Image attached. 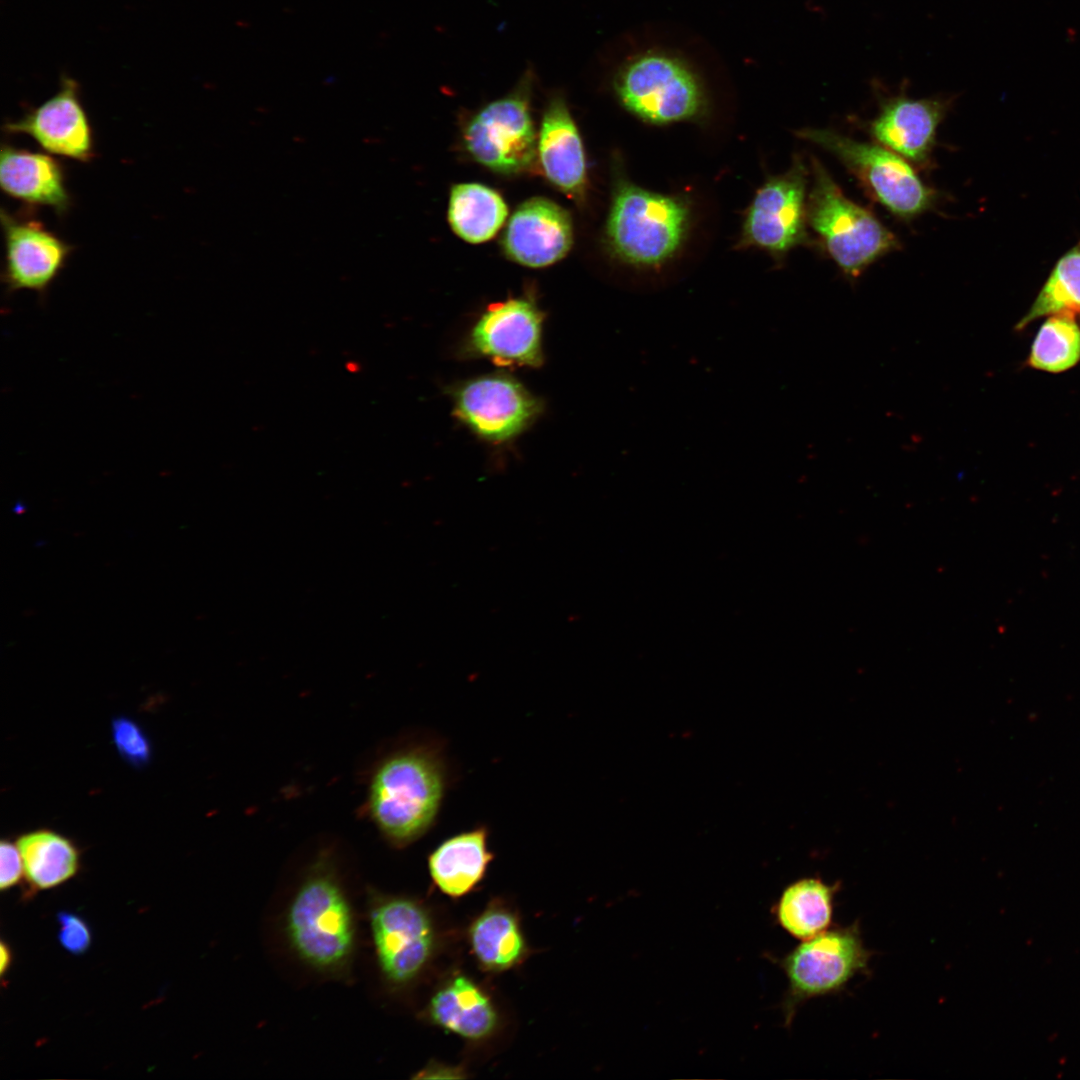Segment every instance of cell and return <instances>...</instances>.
Wrapping results in <instances>:
<instances>
[{"label":"cell","mask_w":1080,"mask_h":1080,"mask_svg":"<svg viewBox=\"0 0 1080 1080\" xmlns=\"http://www.w3.org/2000/svg\"><path fill=\"white\" fill-rule=\"evenodd\" d=\"M454 414L480 439L498 444L525 431L539 416L542 403L506 374H489L452 391Z\"/></svg>","instance_id":"11"},{"label":"cell","mask_w":1080,"mask_h":1080,"mask_svg":"<svg viewBox=\"0 0 1080 1080\" xmlns=\"http://www.w3.org/2000/svg\"><path fill=\"white\" fill-rule=\"evenodd\" d=\"M12 961V953L10 947L4 941L0 945V971L3 977L8 971Z\"/></svg>","instance_id":"30"},{"label":"cell","mask_w":1080,"mask_h":1080,"mask_svg":"<svg viewBox=\"0 0 1080 1080\" xmlns=\"http://www.w3.org/2000/svg\"><path fill=\"white\" fill-rule=\"evenodd\" d=\"M4 128L31 136L53 154L79 161L93 156L91 126L79 99L78 84L68 77L61 80L60 89L51 98Z\"/></svg>","instance_id":"15"},{"label":"cell","mask_w":1080,"mask_h":1080,"mask_svg":"<svg viewBox=\"0 0 1080 1080\" xmlns=\"http://www.w3.org/2000/svg\"><path fill=\"white\" fill-rule=\"evenodd\" d=\"M111 731L113 743L123 760L137 768L150 762L151 742L137 722L118 716L112 720Z\"/></svg>","instance_id":"27"},{"label":"cell","mask_w":1080,"mask_h":1080,"mask_svg":"<svg viewBox=\"0 0 1080 1080\" xmlns=\"http://www.w3.org/2000/svg\"><path fill=\"white\" fill-rule=\"evenodd\" d=\"M545 176L562 192L581 199L586 188V160L577 126L562 96L545 109L537 144Z\"/></svg>","instance_id":"17"},{"label":"cell","mask_w":1080,"mask_h":1080,"mask_svg":"<svg viewBox=\"0 0 1080 1080\" xmlns=\"http://www.w3.org/2000/svg\"><path fill=\"white\" fill-rule=\"evenodd\" d=\"M1056 314L1080 316V240L1058 258L1016 329Z\"/></svg>","instance_id":"25"},{"label":"cell","mask_w":1080,"mask_h":1080,"mask_svg":"<svg viewBox=\"0 0 1080 1080\" xmlns=\"http://www.w3.org/2000/svg\"><path fill=\"white\" fill-rule=\"evenodd\" d=\"M367 907L381 975L393 987L406 986L421 974L434 952L432 918L416 900L374 889L369 890Z\"/></svg>","instance_id":"8"},{"label":"cell","mask_w":1080,"mask_h":1080,"mask_svg":"<svg viewBox=\"0 0 1080 1080\" xmlns=\"http://www.w3.org/2000/svg\"><path fill=\"white\" fill-rule=\"evenodd\" d=\"M430 1021L469 1040L494 1033L498 1014L489 996L471 979L460 975L437 990L427 1007Z\"/></svg>","instance_id":"20"},{"label":"cell","mask_w":1080,"mask_h":1080,"mask_svg":"<svg viewBox=\"0 0 1080 1080\" xmlns=\"http://www.w3.org/2000/svg\"><path fill=\"white\" fill-rule=\"evenodd\" d=\"M951 101L942 98L914 99L905 94L883 101L868 132L881 146L898 154L914 167L928 169L936 134Z\"/></svg>","instance_id":"13"},{"label":"cell","mask_w":1080,"mask_h":1080,"mask_svg":"<svg viewBox=\"0 0 1080 1080\" xmlns=\"http://www.w3.org/2000/svg\"><path fill=\"white\" fill-rule=\"evenodd\" d=\"M0 185L9 196L34 205L53 207L58 213L70 205L61 165L51 156L3 145Z\"/></svg>","instance_id":"19"},{"label":"cell","mask_w":1080,"mask_h":1080,"mask_svg":"<svg viewBox=\"0 0 1080 1080\" xmlns=\"http://www.w3.org/2000/svg\"><path fill=\"white\" fill-rule=\"evenodd\" d=\"M0 863V889L9 890L21 881L24 874L19 848L9 839L1 840Z\"/></svg>","instance_id":"29"},{"label":"cell","mask_w":1080,"mask_h":1080,"mask_svg":"<svg viewBox=\"0 0 1080 1080\" xmlns=\"http://www.w3.org/2000/svg\"><path fill=\"white\" fill-rule=\"evenodd\" d=\"M690 207L681 196L643 189L626 180L617 183L606 223V240L621 261L655 267L680 249L690 225Z\"/></svg>","instance_id":"4"},{"label":"cell","mask_w":1080,"mask_h":1080,"mask_svg":"<svg viewBox=\"0 0 1080 1080\" xmlns=\"http://www.w3.org/2000/svg\"><path fill=\"white\" fill-rule=\"evenodd\" d=\"M1076 316L1050 315L1038 330L1027 365L1031 368L1060 373L1080 361V325Z\"/></svg>","instance_id":"26"},{"label":"cell","mask_w":1080,"mask_h":1080,"mask_svg":"<svg viewBox=\"0 0 1080 1080\" xmlns=\"http://www.w3.org/2000/svg\"><path fill=\"white\" fill-rule=\"evenodd\" d=\"M24 509H25V508H24V506L20 505V503H17V504L15 505V507H14L13 511H14L15 513H22V512L24 511Z\"/></svg>","instance_id":"31"},{"label":"cell","mask_w":1080,"mask_h":1080,"mask_svg":"<svg viewBox=\"0 0 1080 1080\" xmlns=\"http://www.w3.org/2000/svg\"><path fill=\"white\" fill-rule=\"evenodd\" d=\"M1 222L8 290L43 293L63 268L71 246L37 221L18 220L2 210Z\"/></svg>","instance_id":"16"},{"label":"cell","mask_w":1080,"mask_h":1080,"mask_svg":"<svg viewBox=\"0 0 1080 1080\" xmlns=\"http://www.w3.org/2000/svg\"><path fill=\"white\" fill-rule=\"evenodd\" d=\"M807 180L808 170L800 158H795L784 174L769 178L747 209L740 246L760 248L779 259L791 249L811 243Z\"/></svg>","instance_id":"10"},{"label":"cell","mask_w":1080,"mask_h":1080,"mask_svg":"<svg viewBox=\"0 0 1080 1080\" xmlns=\"http://www.w3.org/2000/svg\"><path fill=\"white\" fill-rule=\"evenodd\" d=\"M490 830L486 824L449 836L428 855L427 866L433 884L445 895L459 898L483 880L494 853L489 849Z\"/></svg>","instance_id":"18"},{"label":"cell","mask_w":1080,"mask_h":1080,"mask_svg":"<svg viewBox=\"0 0 1080 1080\" xmlns=\"http://www.w3.org/2000/svg\"><path fill=\"white\" fill-rule=\"evenodd\" d=\"M840 889V882L828 884L816 876L791 883L776 905L779 924L800 940L827 930L833 921L835 898Z\"/></svg>","instance_id":"22"},{"label":"cell","mask_w":1080,"mask_h":1080,"mask_svg":"<svg viewBox=\"0 0 1080 1080\" xmlns=\"http://www.w3.org/2000/svg\"><path fill=\"white\" fill-rule=\"evenodd\" d=\"M28 892L58 887L80 869L81 854L68 837L50 829L22 834L17 840Z\"/></svg>","instance_id":"21"},{"label":"cell","mask_w":1080,"mask_h":1080,"mask_svg":"<svg viewBox=\"0 0 1080 1080\" xmlns=\"http://www.w3.org/2000/svg\"><path fill=\"white\" fill-rule=\"evenodd\" d=\"M57 920L58 940L62 947L74 955L87 952L91 945L92 935L86 921L77 914L66 911L59 912Z\"/></svg>","instance_id":"28"},{"label":"cell","mask_w":1080,"mask_h":1080,"mask_svg":"<svg viewBox=\"0 0 1080 1080\" xmlns=\"http://www.w3.org/2000/svg\"><path fill=\"white\" fill-rule=\"evenodd\" d=\"M472 952L487 971L500 972L518 965L527 948L518 917L503 904H491L468 931Z\"/></svg>","instance_id":"23"},{"label":"cell","mask_w":1080,"mask_h":1080,"mask_svg":"<svg viewBox=\"0 0 1080 1080\" xmlns=\"http://www.w3.org/2000/svg\"><path fill=\"white\" fill-rule=\"evenodd\" d=\"M796 135L833 154L865 192L892 215L910 221L934 207L935 190L914 166L889 149L861 142L829 129H802Z\"/></svg>","instance_id":"6"},{"label":"cell","mask_w":1080,"mask_h":1080,"mask_svg":"<svg viewBox=\"0 0 1080 1080\" xmlns=\"http://www.w3.org/2000/svg\"><path fill=\"white\" fill-rule=\"evenodd\" d=\"M572 244L570 214L543 197L523 202L510 217L502 237L507 257L532 268L558 262L570 251Z\"/></svg>","instance_id":"14"},{"label":"cell","mask_w":1080,"mask_h":1080,"mask_svg":"<svg viewBox=\"0 0 1080 1080\" xmlns=\"http://www.w3.org/2000/svg\"><path fill=\"white\" fill-rule=\"evenodd\" d=\"M811 170L807 224L825 254L854 282L871 264L899 249L900 241L870 210L847 198L815 157Z\"/></svg>","instance_id":"3"},{"label":"cell","mask_w":1080,"mask_h":1080,"mask_svg":"<svg viewBox=\"0 0 1080 1080\" xmlns=\"http://www.w3.org/2000/svg\"><path fill=\"white\" fill-rule=\"evenodd\" d=\"M533 73L527 70L506 96L490 102L473 115L464 131L471 156L501 174L527 170L538 154L530 114Z\"/></svg>","instance_id":"9"},{"label":"cell","mask_w":1080,"mask_h":1080,"mask_svg":"<svg viewBox=\"0 0 1080 1080\" xmlns=\"http://www.w3.org/2000/svg\"><path fill=\"white\" fill-rule=\"evenodd\" d=\"M858 921L809 938L779 960L788 980L783 1000L785 1024L807 1000L838 994L858 976L868 973L872 958Z\"/></svg>","instance_id":"7"},{"label":"cell","mask_w":1080,"mask_h":1080,"mask_svg":"<svg viewBox=\"0 0 1080 1080\" xmlns=\"http://www.w3.org/2000/svg\"><path fill=\"white\" fill-rule=\"evenodd\" d=\"M284 932L305 965L336 978L348 975L357 925L333 847H322L309 863L285 913Z\"/></svg>","instance_id":"2"},{"label":"cell","mask_w":1080,"mask_h":1080,"mask_svg":"<svg viewBox=\"0 0 1080 1080\" xmlns=\"http://www.w3.org/2000/svg\"><path fill=\"white\" fill-rule=\"evenodd\" d=\"M613 88L623 107L655 125L696 120L708 102L701 79L682 57L648 50L628 59L617 71Z\"/></svg>","instance_id":"5"},{"label":"cell","mask_w":1080,"mask_h":1080,"mask_svg":"<svg viewBox=\"0 0 1080 1080\" xmlns=\"http://www.w3.org/2000/svg\"><path fill=\"white\" fill-rule=\"evenodd\" d=\"M454 776L439 737L397 738L370 765L360 815L392 848L404 849L436 825Z\"/></svg>","instance_id":"1"},{"label":"cell","mask_w":1080,"mask_h":1080,"mask_svg":"<svg viewBox=\"0 0 1080 1080\" xmlns=\"http://www.w3.org/2000/svg\"><path fill=\"white\" fill-rule=\"evenodd\" d=\"M507 215L508 208L503 198L485 185L462 183L451 189L449 224L467 242L476 244L493 238Z\"/></svg>","instance_id":"24"},{"label":"cell","mask_w":1080,"mask_h":1080,"mask_svg":"<svg viewBox=\"0 0 1080 1080\" xmlns=\"http://www.w3.org/2000/svg\"><path fill=\"white\" fill-rule=\"evenodd\" d=\"M543 321V312L527 297L493 303L473 324L464 352L501 366L538 367Z\"/></svg>","instance_id":"12"}]
</instances>
